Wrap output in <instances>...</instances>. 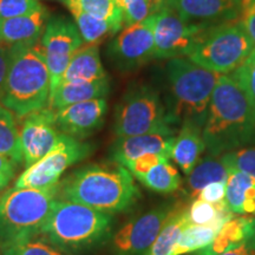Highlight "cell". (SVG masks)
<instances>
[{
    "instance_id": "1",
    "label": "cell",
    "mask_w": 255,
    "mask_h": 255,
    "mask_svg": "<svg viewBox=\"0 0 255 255\" xmlns=\"http://www.w3.org/2000/svg\"><path fill=\"white\" fill-rule=\"evenodd\" d=\"M58 199L115 215L129 212L141 199L135 177L117 162L88 164L58 183Z\"/></svg>"
},
{
    "instance_id": "2",
    "label": "cell",
    "mask_w": 255,
    "mask_h": 255,
    "mask_svg": "<svg viewBox=\"0 0 255 255\" xmlns=\"http://www.w3.org/2000/svg\"><path fill=\"white\" fill-rule=\"evenodd\" d=\"M202 133L206 150L212 156L255 143V110L232 75L220 76Z\"/></svg>"
},
{
    "instance_id": "3",
    "label": "cell",
    "mask_w": 255,
    "mask_h": 255,
    "mask_svg": "<svg viewBox=\"0 0 255 255\" xmlns=\"http://www.w3.org/2000/svg\"><path fill=\"white\" fill-rule=\"evenodd\" d=\"M114 215L68 200H57L40 237L68 255L87 253L109 240Z\"/></svg>"
},
{
    "instance_id": "4",
    "label": "cell",
    "mask_w": 255,
    "mask_h": 255,
    "mask_svg": "<svg viewBox=\"0 0 255 255\" xmlns=\"http://www.w3.org/2000/svg\"><path fill=\"white\" fill-rule=\"evenodd\" d=\"M50 87V72L40 44L12 46L0 103L20 120L47 107Z\"/></svg>"
},
{
    "instance_id": "5",
    "label": "cell",
    "mask_w": 255,
    "mask_h": 255,
    "mask_svg": "<svg viewBox=\"0 0 255 255\" xmlns=\"http://www.w3.org/2000/svg\"><path fill=\"white\" fill-rule=\"evenodd\" d=\"M169 103L165 105L171 126L187 121L205 126L213 92L220 76L187 57L170 59L165 68Z\"/></svg>"
},
{
    "instance_id": "6",
    "label": "cell",
    "mask_w": 255,
    "mask_h": 255,
    "mask_svg": "<svg viewBox=\"0 0 255 255\" xmlns=\"http://www.w3.org/2000/svg\"><path fill=\"white\" fill-rule=\"evenodd\" d=\"M58 200V184L46 190L12 188L0 193V250L40 237Z\"/></svg>"
},
{
    "instance_id": "7",
    "label": "cell",
    "mask_w": 255,
    "mask_h": 255,
    "mask_svg": "<svg viewBox=\"0 0 255 255\" xmlns=\"http://www.w3.org/2000/svg\"><path fill=\"white\" fill-rule=\"evenodd\" d=\"M254 47L237 19L212 25L203 31L187 58L219 75H231L244 64Z\"/></svg>"
},
{
    "instance_id": "8",
    "label": "cell",
    "mask_w": 255,
    "mask_h": 255,
    "mask_svg": "<svg viewBox=\"0 0 255 255\" xmlns=\"http://www.w3.org/2000/svg\"><path fill=\"white\" fill-rule=\"evenodd\" d=\"M117 137L143 133H175L161 95L151 85L135 84L128 89L115 110Z\"/></svg>"
},
{
    "instance_id": "9",
    "label": "cell",
    "mask_w": 255,
    "mask_h": 255,
    "mask_svg": "<svg viewBox=\"0 0 255 255\" xmlns=\"http://www.w3.org/2000/svg\"><path fill=\"white\" fill-rule=\"evenodd\" d=\"M94 146L82 139L62 135L59 142L39 161L15 178L13 188L46 190L57 186L66 169L89 157Z\"/></svg>"
},
{
    "instance_id": "10",
    "label": "cell",
    "mask_w": 255,
    "mask_h": 255,
    "mask_svg": "<svg viewBox=\"0 0 255 255\" xmlns=\"http://www.w3.org/2000/svg\"><path fill=\"white\" fill-rule=\"evenodd\" d=\"M155 14L141 23L126 25L107 47L110 63L121 72H131L155 59Z\"/></svg>"
},
{
    "instance_id": "11",
    "label": "cell",
    "mask_w": 255,
    "mask_h": 255,
    "mask_svg": "<svg viewBox=\"0 0 255 255\" xmlns=\"http://www.w3.org/2000/svg\"><path fill=\"white\" fill-rule=\"evenodd\" d=\"M39 44L50 72L51 92L62 81L73 53L84 41L72 20L63 15H57L49 18Z\"/></svg>"
},
{
    "instance_id": "12",
    "label": "cell",
    "mask_w": 255,
    "mask_h": 255,
    "mask_svg": "<svg viewBox=\"0 0 255 255\" xmlns=\"http://www.w3.org/2000/svg\"><path fill=\"white\" fill-rule=\"evenodd\" d=\"M209 26L212 25L187 21L174 6L155 13V59L187 57L200 34Z\"/></svg>"
},
{
    "instance_id": "13",
    "label": "cell",
    "mask_w": 255,
    "mask_h": 255,
    "mask_svg": "<svg viewBox=\"0 0 255 255\" xmlns=\"http://www.w3.org/2000/svg\"><path fill=\"white\" fill-rule=\"evenodd\" d=\"M175 205H162L128 221L111 237L114 255H144L163 228Z\"/></svg>"
},
{
    "instance_id": "14",
    "label": "cell",
    "mask_w": 255,
    "mask_h": 255,
    "mask_svg": "<svg viewBox=\"0 0 255 255\" xmlns=\"http://www.w3.org/2000/svg\"><path fill=\"white\" fill-rule=\"evenodd\" d=\"M19 137L25 168L43 158L59 142L63 133L56 127L50 108L37 110L23 117Z\"/></svg>"
},
{
    "instance_id": "15",
    "label": "cell",
    "mask_w": 255,
    "mask_h": 255,
    "mask_svg": "<svg viewBox=\"0 0 255 255\" xmlns=\"http://www.w3.org/2000/svg\"><path fill=\"white\" fill-rule=\"evenodd\" d=\"M52 111L56 127L60 132L83 141L104 124L108 102L107 98H97Z\"/></svg>"
},
{
    "instance_id": "16",
    "label": "cell",
    "mask_w": 255,
    "mask_h": 255,
    "mask_svg": "<svg viewBox=\"0 0 255 255\" xmlns=\"http://www.w3.org/2000/svg\"><path fill=\"white\" fill-rule=\"evenodd\" d=\"M245 0H174V7L187 21L218 25L237 20Z\"/></svg>"
},
{
    "instance_id": "17",
    "label": "cell",
    "mask_w": 255,
    "mask_h": 255,
    "mask_svg": "<svg viewBox=\"0 0 255 255\" xmlns=\"http://www.w3.org/2000/svg\"><path fill=\"white\" fill-rule=\"evenodd\" d=\"M175 133H143V135L117 137L110 149L114 162L124 165L144 154H165L170 156Z\"/></svg>"
},
{
    "instance_id": "18",
    "label": "cell",
    "mask_w": 255,
    "mask_h": 255,
    "mask_svg": "<svg viewBox=\"0 0 255 255\" xmlns=\"http://www.w3.org/2000/svg\"><path fill=\"white\" fill-rule=\"evenodd\" d=\"M49 18V12L44 7L23 17L0 19V43L9 46L39 43Z\"/></svg>"
},
{
    "instance_id": "19",
    "label": "cell",
    "mask_w": 255,
    "mask_h": 255,
    "mask_svg": "<svg viewBox=\"0 0 255 255\" xmlns=\"http://www.w3.org/2000/svg\"><path fill=\"white\" fill-rule=\"evenodd\" d=\"M202 130V126L187 121L181 124L178 135L175 136L170 158L186 175H189L206 151Z\"/></svg>"
},
{
    "instance_id": "20",
    "label": "cell",
    "mask_w": 255,
    "mask_h": 255,
    "mask_svg": "<svg viewBox=\"0 0 255 255\" xmlns=\"http://www.w3.org/2000/svg\"><path fill=\"white\" fill-rule=\"evenodd\" d=\"M105 78H108V75L101 60L100 45L83 44L73 53L60 83L96 82Z\"/></svg>"
},
{
    "instance_id": "21",
    "label": "cell",
    "mask_w": 255,
    "mask_h": 255,
    "mask_svg": "<svg viewBox=\"0 0 255 255\" xmlns=\"http://www.w3.org/2000/svg\"><path fill=\"white\" fill-rule=\"evenodd\" d=\"M110 91L109 78L96 82L60 83L55 90L50 92L47 108L58 110L81 102L97 98H107Z\"/></svg>"
},
{
    "instance_id": "22",
    "label": "cell",
    "mask_w": 255,
    "mask_h": 255,
    "mask_svg": "<svg viewBox=\"0 0 255 255\" xmlns=\"http://www.w3.org/2000/svg\"><path fill=\"white\" fill-rule=\"evenodd\" d=\"M226 202L229 210L239 215L255 214V178L228 168Z\"/></svg>"
},
{
    "instance_id": "23",
    "label": "cell",
    "mask_w": 255,
    "mask_h": 255,
    "mask_svg": "<svg viewBox=\"0 0 255 255\" xmlns=\"http://www.w3.org/2000/svg\"><path fill=\"white\" fill-rule=\"evenodd\" d=\"M191 223L188 216V208L175 205L173 213L144 255H171L181 233Z\"/></svg>"
},
{
    "instance_id": "24",
    "label": "cell",
    "mask_w": 255,
    "mask_h": 255,
    "mask_svg": "<svg viewBox=\"0 0 255 255\" xmlns=\"http://www.w3.org/2000/svg\"><path fill=\"white\" fill-rule=\"evenodd\" d=\"M228 173V167L219 156L209 155L200 158L189 175H187V186L190 196L196 199L200 190L208 184L227 181Z\"/></svg>"
},
{
    "instance_id": "25",
    "label": "cell",
    "mask_w": 255,
    "mask_h": 255,
    "mask_svg": "<svg viewBox=\"0 0 255 255\" xmlns=\"http://www.w3.org/2000/svg\"><path fill=\"white\" fill-rule=\"evenodd\" d=\"M255 234V218L241 215L232 218L223 225L209 248L215 255L231 250Z\"/></svg>"
},
{
    "instance_id": "26",
    "label": "cell",
    "mask_w": 255,
    "mask_h": 255,
    "mask_svg": "<svg viewBox=\"0 0 255 255\" xmlns=\"http://www.w3.org/2000/svg\"><path fill=\"white\" fill-rule=\"evenodd\" d=\"M71 12L73 20L77 26L84 44H100L107 37L116 36L121 28L109 21L100 19L84 12L73 4H64Z\"/></svg>"
},
{
    "instance_id": "27",
    "label": "cell",
    "mask_w": 255,
    "mask_h": 255,
    "mask_svg": "<svg viewBox=\"0 0 255 255\" xmlns=\"http://www.w3.org/2000/svg\"><path fill=\"white\" fill-rule=\"evenodd\" d=\"M0 155L15 164L23 163L19 128L15 115L0 103Z\"/></svg>"
},
{
    "instance_id": "28",
    "label": "cell",
    "mask_w": 255,
    "mask_h": 255,
    "mask_svg": "<svg viewBox=\"0 0 255 255\" xmlns=\"http://www.w3.org/2000/svg\"><path fill=\"white\" fill-rule=\"evenodd\" d=\"M143 186L152 191L161 194H170L178 190L181 186L180 173L170 161L156 165L148 173L135 177Z\"/></svg>"
},
{
    "instance_id": "29",
    "label": "cell",
    "mask_w": 255,
    "mask_h": 255,
    "mask_svg": "<svg viewBox=\"0 0 255 255\" xmlns=\"http://www.w3.org/2000/svg\"><path fill=\"white\" fill-rule=\"evenodd\" d=\"M63 4H73L87 13L104 19L122 30L123 14L116 0H60Z\"/></svg>"
},
{
    "instance_id": "30",
    "label": "cell",
    "mask_w": 255,
    "mask_h": 255,
    "mask_svg": "<svg viewBox=\"0 0 255 255\" xmlns=\"http://www.w3.org/2000/svg\"><path fill=\"white\" fill-rule=\"evenodd\" d=\"M223 210H229L226 200L219 203H210L201 199H194L188 207V216L191 225H208Z\"/></svg>"
},
{
    "instance_id": "31",
    "label": "cell",
    "mask_w": 255,
    "mask_h": 255,
    "mask_svg": "<svg viewBox=\"0 0 255 255\" xmlns=\"http://www.w3.org/2000/svg\"><path fill=\"white\" fill-rule=\"evenodd\" d=\"M1 255H68L44 238H33L1 251Z\"/></svg>"
},
{
    "instance_id": "32",
    "label": "cell",
    "mask_w": 255,
    "mask_h": 255,
    "mask_svg": "<svg viewBox=\"0 0 255 255\" xmlns=\"http://www.w3.org/2000/svg\"><path fill=\"white\" fill-rule=\"evenodd\" d=\"M123 14L124 26L141 23L155 14L151 0H116Z\"/></svg>"
},
{
    "instance_id": "33",
    "label": "cell",
    "mask_w": 255,
    "mask_h": 255,
    "mask_svg": "<svg viewBox=\"0 0 255 255\" xmlns=\"http://www.w3.org/2000/svg\"><path fill=\"white\" fill-rule=\"evenodd\" d=\"M220 157L228 168L238 169L241 173L255 178V146H246L226 152Z\"/></svg>"
},
{
    "instance_id": "34",
    "label": "cell",
    "mask_w": 255,
    "mask_h": 255,
    "mask_svg": "<svg viewBox=\"0 0 255 255\" xmlns=\"http://www.w3.org/2000/svg\"><path fill=\"white\" fill-rule=\"evenodd\" d=\"M231 75L246 94L255 110V47L240 68Z\"/></svg>"
},
{
    "instance_id": "35",
    "label": "cell",
    "mask_w": 255,
    "mask_h": 255,
    "mask_svg": "<svg viewBox=\"0 0 255 255\" xmlns=\"http://www.w3.org/2000/svg\"><path fill=\"white\" fill-rule=\"evenodd\" d=\"M43 8L39 0H0V19L23 17Z\"/></svg>"
},
{
    "instance_id": "36",
    "label": "cell",
    "mask_w": 255,
    "mask_h": 255,
    "mask_svg": "<svg viewBox=\"0 0 255 255\" xmlns=\"http://www.w3.org/2000/svg\"><path fill=\"white\" fill-rule=\"evenodd\" d=\"M170 159V156L165 154H156V152H150V154H144L139 156L138 158L133 159V161L128 162L124 164L128 170L132 174L133 177L139 176L148 173L150 169H152L159 163H163Z\"/></svg>"
},
{
    "instance_id": "37",
    "label": "cell",
    "mask_w": 255,
    "mask_h": 255,
    "mask_svg": "<svg viewBox=\"0 0 255 255\" xmlns=\"http://www.w3.org/2000/svg\"><path fill=\"white\" fill-rule=\"evenodd\" d=\"M239 21L255 46V0L245 1Z\"/></svg>"
},
{
    "instance_id": "38",
    "label": "cell",
    "mask_w": 255,
    "mask_h": 255,
    "mask_svg": "<svg viewBox=\"0 0 255 255\" xmlns=\"http://www.w3.org/2000/svg\"><path fill=\"white\" fill-rule=\"evenodd\" d=\"M226 187H227V181L210 183L200 190L196 199H201L210 203L221 202L226 199Z\"/></svg>"
},
{
    "instance_id": "39",
    "label": "cell",
    "mask_w": 255,
    "mask_h": 255,
    "mask_svg": "<svg viewBox=\"0 0 255 255\" xmlns=\"http://www.w3.org/2000/svg\"><path fill=\"white\" fill-rule=\"evenodd\" d=\"M12 56V46L0 43V98H1L4 85L7 76L9 62Z\"/></svg>"
},
{
    "instance_id": "40",
    "label": "cell",
    "mask_w": 255,
    "mask_h": 255,
    "mask_svg": "<svg viewBox=\"0 0 255 255\" xmlns=\"http://www.w3.org/2000/svg\"><path fill=\"white\" fill-rule=\"evenodd\" d=\"M15 171H17V164L5 156L0 155V183L7 187L8 183L14 178Z\"/></svg>"
},
{
    "instance_id": "41",
    "label": "cell",
    "mask_w": 255,
    "mask_h": 255,
    "mask_svg": "<svg viewBox=\"0 0 255 255\" xmlns=\"http://www.w3.org/2000/svg\"><path fill=\"white\" fill-rule=\"evenodd\" d=\"M219 255H255V234Z\"/></svg>"
},
{
    "instance_id": "42",
    "label": "cell",
    "mask_w": 255,
    "mask_h": 255,
    "mask_svg": "<svg viewBox=\"0 0 255 255\" xmlns=\"http://www.w3.org/2000/svg\"><path fill=\"white\" fill-rule=\"evenodd\" d=\"M151 4L152 7H154V12L157 13L162 9L174 6V0H151Z\"/></svg>"
},
{
    "instance_id": "43",
    "label": "cell",
    "mask_w": 255,
    "mask_h": 255,
    "mask_svg": "<svg viewBox=\"0 0 255 255\" xmlns=\"http://www.w3.org/2000/svg\"><path fill=\"white\" fill-rule=\"evenodd\" d=\"M193 255H215V254L213 253L212 250H210L209 246H208V247L202 248V250L195 252V253H194Z\"/></svg>"
},
{
    "instance_id": "44",
    "label": "cell",
    "mask_w": 255,
    "mask_h": 255,
    "mask_svg": "<svg viewBox=\"0 0 255 255\" xmlns=\"http://www.w3.org/2000/svg\"><path fill=\"white\" fill-rule=\"evenodd\" d=\"M5 188H6V187L4 186V184H1V183H0V193H1V191H2V190H4V189H5Z\"/></svg>"
},
{
    "instance_id": "45",
    "label": "cell",
    "mask_w": 255,
    "mask_h": 255,
    "mask_svg": "<svg viewBox=\"0 0 255 255\" xmlns=\"http://www.w3.org/2000/svg\"><path fill=\"white\" fill-rule=\"evenodd\" d=\"M0 255H1V250H0Z\"/></svg>"
},
{
    "instance_id": "46",
    "label": "cell",
    "mask_w": 255,
    "mask_h": 255,
    "mask_svg": "<svg viewBox=\"0 0 255 255\" xmlns=\"http://www.w3.org/2000/svg\"><path fill=\"white\" fill-rule=\"evenodd\" d=\"M245 1H246V0H245ZM244 4H245V2H244Z\"/></svg>"
}]
</instances>
